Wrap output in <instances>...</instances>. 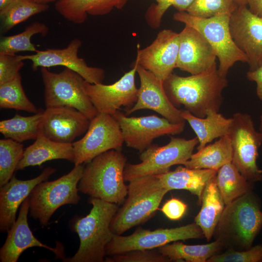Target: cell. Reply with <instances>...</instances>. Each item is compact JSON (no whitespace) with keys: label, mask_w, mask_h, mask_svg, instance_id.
<instances>
[{"label":"cell","mask_w":262,"mask_h":262,"mask_svg":"<svg viewBox=\"0 0 262 262\" xmlns=\"http://www.w3.org/2000/svg\"><path fill=\"white\" fill-rule=\"evenodd\" d=\"M163 85L175 106L183 105L194 115L204 117L210 112H219L228 81L219 74L215 64L206 71L188 77L172 73Z\"/></svg>","instance_id":"cell-1"},{"label":"cell","mask_w":262,"mask_h":262,"mask_svg":"<svg viewBox=\"0 0 262 262\" xmlns=\"http://www.w3.org/2000/svg\"><path fill=\"white\" fill-rule=\"evenodd\" d=\"M261 201L253 190L226 205L213 236L225 249L246 250L262 228Z\"/></svg>","instance_id":"cell-2"},{"label":"cell","mask_w":262,"mask_h":262,"mask_svg":"<svg viewBox=\"0 0 262 262\" xmlns=\"http://www.w3.org/2000/svg\"><path fill=\"white\" fill-rule=\"evenodd\" d=\"M92 208L85 216H75L70 221L72 231L80 239V246L75 254L63 260L68 262H103L105 261L106 247L113 237L112 220L118 205L90 197Z\"/></svg>","instance_id":"cell-3"},{"label":"cell","mask_w":262,"mask_h":262,"mask_svg":"<svg viewBox=\"0 0 262 262\" xmlns=\"http://www.w3.org/2000/svg\"><path fill=\"white\" fill-rule=\"evenodd\" d=\"M127 158L121 150L112 149L96 157L84 166L78 187L90 197L120 205L128 195L124 171Z\"/></svg>","instance_id":"cell-4"},{"label":"cell","mask_w":262,"mask_h":262,"mask_svg":"<svg viewBox=\"0 0 262 262\" xmlns=\"http://www.w3.org/2000/svg\"><path fill=\"white\" fill-rule=\"evenodd\" d=\"M127 187L128 197L111 223V230L115 234L121 235L147 221L155 213L168 192L155 175L130 181Z\"/></svg>","instance_id":"cell-5"},{"label":"cell","mask_w":262,"mask_h":262,"mask_svg":"<svg viewBox=\"0 0 262 262\" xmlns=\"http://www.w3.org/2000/svg\"><path fill=\"white\" fill-rule=\"evenodd\" d=\"M84 168L82 164L75 165L68 173L60 178L36 185L28 196L30 215L45 226L59 207L77 204L81 199L78 185Z\"/></svg>","instance_id":"cell-6"},{"label":"cell","mask_w":262,"mask_h":262,"mask_svg":"<svg viewBox=\"0 0 262 262\" xmlns=\"http://www.w3.org/2000/svg\"><path fill=\"white\" fill-rule=\"evenodd\" d=\"M230 16L220 15L209 18L193 16L186 12H178L173 19L199 32L213 49L219 62V74L226 77L235 63L248 62L246 56L236 46L229 28Z\"/></svg>","instance_id":"cell-7"},{"label":"cell","mask_w":262,"mask_h":262,"mask_svg":"<svg viewBox=\"0 0 262 262\" xmlns=\"http://www.w3.org/2000/svg\"><path fill=\"white\" fill-rule=\"evenodd\" d=\"M40 71L46 108H74L90 120L98 113L84 90L85 80L79 74L65 67L59 73L45 67L40 68Z\"/></svg>","instance_id":"cell-8"},{"label":"cell","mask_w":262,"mask_h":262,"mask_svg":"<svg viewBox=\"0 0 262 262\" xmlns=\"http://www.w3.org/2000/svg\"><path fill=\"white\" fill-rule=\"evenodd\" d=\"M198 143L197 137L186 139L172 136L166 145L159 146L152 144L140 153V163L126 164L124 171L125 181L163 174L169 171L173 165H183L190 158Z\"/></svg>","instance_id":"cell-9"},{"label":"cell","mask_w":262,"mask_h":262,"mask_svg":"<svg viewBox=\"0 0 262 262\" xmlns=\"http://www.w3.org/2000/svg\"><path fill=\"white\" fill-rule=\"evenodd\" d=\"M229 135L232 150V163L249 181L262 180V169L257 164L259 150L262 144V133L254 126L251 115L234 113Z\"/></svg>","instance_id":"cell-10"},{"label":"cell","mask_w":262,"mask_h":262,"mask_svg":"<svg viewBox=\"0 0 262 262\" xmlns=\"http://www.w3.org/2000/svg\"><path fill=\"white\" fill-rule=\"evenodd\" d=\"M204 237L195 222L179 227L154 230L139 228L131 234H114L106 247V255L112 256L137 249H153L179 241Z\"/></svg>","instance_id":"cell-11"},{"label":"cell","mask_w":262,"mask_h":262,"mask_svg":"<svg viewBox=\"0 0 262 262\" xmlns=\"http://www.w3.org/2000/svg\"><path fill=\"white\" fill-rule=\"evenodd\" d=\"M124 143L119 124L111 115L98 113L90 120L83 137L72 143L75 165L87 163L112 149L121 150Z\"/></svg>","instance_id":"cell-12"},{"label":"cell","mask_w":262,"mask_h":262,"mask_svg":"<svg viewBox=\"0 0 262 262\" xmlns=\"http://www.w3.org/2000/svg\"><path fill=\"white\" fill-rule=\"evenodd\" d=\"M120 126L124 143L130 148L143 152L156 138L181 133L185 123H173L156 115L129 117L117 111L113 115Z\"/></svg>","instance_id":"cell-13"},{"label":"cell","mask_w":262,"mask_h":262,"mask_svg":"<svg viewBox=\"0 0 262 262\" xmlns=\"http://www.w3.org/2000/svg\"><path fill=\"white\" fill-rule=\"evenodd\" d=\"M137 63L111 84H93L86 81L84 90L98 113L114 115L121 107L130 109L136 102L138 89L135 84Z\"/></svg>","instance_id":"cell-14"},{"label":"cell","mask_w":262,"mask_h":262,"mask_svg":"<svg viewBox=\"0 0 262 262\" xmlns=\"http://www.w3.org/2000/svg\"><path fill=\"white\" fill-rule=\"evenodd\" d=\"M82 44L80 39L75 38L66 48L38 50L32 54L19 55V57L23 61H31L33 70L41 67L63 66L76 72L90 83H102L105 78L104 70L88 66L83 59L78 56Z\"/></svg>","instance_id":"cell-15"},{"label":"cell","mask_w":262,"mask_h":262,"mask_svg":"<svg viewBox=\"0 0 262 262\" xmlns=\"http://www.w3.org/2000/svg\"><path fill=\"white\" fill-rule=\"evenodd\" d=\"M135 61L164 82L176 68L179 49V33L170 29L158 33L156 38L147 47L139 49L137 46Z\"/></svg>","instance_id":"cell-16"},{"label":"cell","mask_w":262,"mask_h":262,"mask_svg":"<svg viewBox=\"0 0 262 262\" xmlns=\"http://www.w3.org/2000/svg\"><path fill=\"white\" fill-rule=\"evenodd\" d=\"M229 28L232 39L248 59L250 71L262 62V18L247 5H240L231 15Z\"/></svg>","instance_id":"cell-17"},{"label":"cell","mask_w":262,"mask_h":262,"mask_svg":"<svg viewBox=\"0 0 262 262\" xmlns=\"http://www.w3.org/2000/svg\"><path fill=\"white\" fill-rule=\"evenodd\" d=\"M137 73L140 81L137 99L134 105L127 110L126 115L142 109H149L158 113L171 123L185 122L181 116V110L175 106L168 98L163 82L138 63Z\"/></svg>","instance_id":"cell-18"},{"label":"cell","mask_w":262,"mask_h":262,"mask_svg":"<svg viewBox=\"0 0 262 262\" xmlns=\"http://www.w3.org/2000/svg\"><path fill=\"white\" fill-rule=\"evenodd\" d=\"M90 119L78 110L69 107L46 108L43 111L41 130L55 142L72 143L86 132Z\"/></svg>","instance_id":"cell-19"},{"label":"cell","mask_w":262,"mask_h":262,"mask_svg":"<svg viewBox=\"0 0 262 262\" xmlns=\"http://www.w3.org/2000/svg\"><path fill=\"white\" fill-rule=\"evenodd\" d=\"M179 34L176 68L193 75L206 71L216 64L213 49L199 32L185 25Z\"/></svg>","instance_id":"cell-20"},{"label":"cell","mask_w":262,"mask_h":262,"mask_svg":"<svg viewBox=\"0 0 262 262\" xmlns=\"http://www.w3.org/2000/svg\"><path fill=\"white\" fill-rule=\"evenodd\" d=\"M56 169L51 167L44 169L37 177L29 180L16 179L15 175L0 189V230L7 232L16 221L19 206L28 197L34 187L46 181Z\"/></svg>","instance_id":"cell-21"},{"label":"cell","mask_w":262,"mask_h":262,"mask_svg":"<svg viewBox=\"0 0 262 262\" xmlns=\"http://www.w3.org/2000/svg\"><path fill=\"white\" fill-rule=\"evenodd\" d=\"M29 212V198L22 203L18 217L11 228L7 232V236L0 249L1 262H16L22 252L32 247H41L52 251L63 260V251L57 248L48 246L39 241L33 235L28 223Z\"/></svg>","instance_id":"cell-22"},{"label":"cell","mask_w":262,"mask_h":262,"mask_svg":"<svg viewBox=\"0 0 262 262\" xmlns=\"http://www.w3.org/2000/svg\"><path fill=\"white\" fill-rule=\"evenodd\" d=\"M57 159L74 162L72 143L51 140L44 135L41 130L34 143L25 149L16 171L23 170L28 166L40 165L47 161Z\"/></svg>","instance_id":"cell-23"},{"label":"cell","mask_w":262,"mask_h":262,"mask_svg":"<svg viewBox=\"0 0 262 262\" xmlns=\"http://www.w3.org/2000/svg\"><path fill=\"white\" fill-rule=\"evenodd\" d=\"M216 171L207 169H191L179 166L173 171L155 175L161 185L168 191L185 190L197 197L201 204L203 191L208 182L216 174Z\"/></svg>","instance_id":"cell-24"},{"label":"cell","mask_w":262,"mask_h":262,"mask_svg":"<svg viewBox=\"0 0 262 262\" xmlns=\"http://www.w3.org/2000/svg\"><path fill=\"white\" fill-rule=\"evenodd\" d=\"M128 0H60L55 8L63 17L75 24L83 23L88 15L103 16L114 8L121 9Z\"/></svg>","instance_id":"cell-25"},{"label":"cell","mask_w":262,"mask_h":262,"mask_svg":"<svg viewBox=\"0 0 262 262\" xmlns=\"http://www.w3.org/2000/svg\"><path fill=\"white\" fill-rule=\"evenodd\" d=\"M181 115L196 134L199 142L197 150L211 143L214 139L229 134L231 117L226 118L218 112L211 111L205 117H199L182 109Z\"/></svg>","instance_id":"cell-26"},{"label":"cell","mask_w":262,"mask_h":262,"mask_svg":"<svg viewBox=\"0 0 262 262\" xmlns=\"http://www.w3.org/2000/svg\"><path fill=\"white\" fill-rule=\"evenodd\" d=\"M214 176L207 184L202 193L201 207L194 222L201 229L206 240L213 236L216 226L226 205L216 183Z\"/></svg>","instance_id":"cell-27"},{"label":"cell","mask_w":262,"mask_h":262,"mask_svg":"<svg viewBox=\"0 0 262 262\" xmlns=\"http://www.w3.org/2000/svg\"><path fill=\"white\" fill-rule=\"evenodd\" d=\"M197 150L192 154L183 165L191 169H207L217 171L232 161V150L229 134Z\"/></svg>","instance_id":"cell-28"},{"label":"cell","mask_w":262,"mask_h":262,"mask_svg":"<svg viewBox=\"0 0 262 262\" xmlns=\"http://www.w3.org/2000/svg\"><path fill=\"white\" fill-rule=\"evenodd\" d=\"M158 251L171 261L187 262H207L213 256L225 249L217 240L207 244L188 245L174 242L158 248Z\"/></svg>","instance_id":"cell-29"},{"label":"cell","mask_w":262,"mask_h":262,"mask_svg":"<svg viewBox=\"0 0 262 262\" xmlns=\"http://www.w3.org/2000/svg\"><path fill=\"white\" fill-rule=\"evenodd\" d=\"M215 180L226 205L253 188V183L247 180L232 162L224 165L217 171Z\"/></svg>","instance_id":"cell-30"},{"label":"cell","mask_w":262,"mask_h":262,"mask_svg":"<svg viewBox=\"0 0 262 262\" xmlns=\"http://www.w3.org/2000/svg\"><path fill=\"white\" fill-rule=\"evenodd\" d=\"M43 110L33 115L24 116L16 114L13 117L0 122V132L5 138L18 142L36 139L41 131Z\"/></svg>","instance_id":"cell-31"},{"label":"cell","mask_w":262,"mask_h":262,"mask_svg":"<svg viewBox=\"0 0 262 262\" xmlns=\"http://www.w3.org/2000/svg\"><path fill=\"white\" fill-rule=\"evenodd\" d=\"M49 8L48 4L37 3L29 0H16L0 11V33H7L16 25Z\"/></svg>","instance_id":"cell-32"},{"label":"cell","mask_w":262,"mask_h":262,"mask_svg":"<svg viewBox=\"0 0 262 262\" xmlns=\"http://www.w3.org/2000/svg\"><path fill=\"white\" fill-rule=\"evenodd\" d=\"M48 32L49 28L44 23L33 22L19 33L2 37L0 40V53L16 54L21 51L36 52L38 50L32 43L31 38L36 34L45 36Z\"/></svg>","instance_id":"cell-33"},{"label":"cell","mask_w":262,"mask_h":262,"mask_svg":"<svg viewBox=\"0 0 262 262\" xmlns=\"http://www.w3.org/2000/svg\"><path fill=\"white\" fill-rule=\"evenodd\" d=\"M0 107L34 114L40 110L27 97L22 87L20 74L14 80L0 84Z\"/></svg>","instance_id":"cell-34"},{"label":"cell","mask_w":262,"mask_h":262,"mask_svg":"<svg viewBox=\"0 0 262 262\" xmlns=\"http://www.w3.org/2000/svg\"><path fill=\"white\" fill-rule=\"evenodd\" d=\"M24 151L21 143L9 138L0 140V187L13 176Z\"/></svg>","instance_id":"cell-35"},{"label":"cell","mask_w":262,"mask_h":262,"mask_svg":"<svg viewBox=\"0 0 262 262\" xmlns=\"http://www.w3.org/2000/svg\"><path fill=\"white\" fill-rule=\"evenodd\" d=\"M239 5L236 0H195L186 12L202 18L220 15L230 16Z\"/></svg>","instance_id":"cell-36"},{"label":"cell","mask_w":262,"mask_h":262,"mask_svg":"<svg viewBox=\"0 0 262 262\" xmlns=\"http://www.w3.org/2000/svg\"><path fill=\"white\" fill-rule=\"evenodd\" d=\"M207 262H262V244H258L244 250L226 249L214 255Z\"/></svg>","instance_id":"cell-37"},{"label":"cell","mask_w":262,"mask_h":262,"mask_svg":"<svg viewBox=\"0 0 262 262\" xmlns=\"http://www.w3.org/2000/svg\"><path fill=\"white\" fill-rule=\"evenodd\" d=\"M106 257L108 262H169L171 260L158 250L137 249Z\"/></svg>","instance_id":"cell-38"},{"label":"cell","mask_w":262,"mask_h":262,"mask_svg":"<svg viewBox=\"0 0 262 262\" xmlns=\"http://www.w3.org/2000/svg\"><path fill=\"white\" fill-rule=\"evenodd\" d=\"M24 65L19 55L0 53V84L14 80Z\"/></svg>","instance_id":"cell-39"},{"label":"cell","mask_w":262,"mask_h":262,"mask_svg":"<svg viewBox=\"0 0 262 262\" xmlns=\"http://www.w3.org/2000/svg\"><path fill=\"white\" fill-rule=\"evenodd\" d=\"M187 209V204L178 198L172 197L164 203L161 211L169 219L177 221L184 216Z\"/></svg>","instance_id":"cell-40"},{"label":"cell","mask_w":262,"mask_h":262,"mask_svg":"<svg viewBox=\"0 0 262 262\" xmlns=\"http://www.w3.org/2000/svg\"><path fill=\"white\" fill-rule=\"evenodd\" d=\"M249 81L256 84V94L259 99L262 101V62L254 70H249L246 73Z\"/></svg>","instance_id":"cell-41"},{"label":"cell","mask_w":262,"mask_h":262,"mask_svg":"<svg viewBox=\"0 0 262 262\" xmlns=\"http://www.w3.org/2000/svg\"><path fill=\"white\" fill-rule=\"evenodd\" d=\"M195 0H171V6H173L179 12H186Z\"/></svg>","instance_id":"cell-42"},{"label":"cell","mask_w":262,"mask_h":262,"mask_svg":"<svg viewBox=\"0 0 262 262\" xmlns=\"http://www.w3.org/2000/svg\"><path fill=\"white\" fill-rule=\"evenodd\" d=\"M247 5L252 13L262 18V0H248Z\"/></svg>","instance_id":"cell-43"},{"label":"cell","mask_w":262,"mask_h":262,"mask_svg":"<svg viewBox=\"0 0 262 262\" xmlns=\"http://www.w3.org/2000/svg\"><path fill=\"white\" fill-rule=\"evenodd\" d=\"M171 0H163L162 3H157L156 6L159 10L164 13L167 9L171 6Z\"/></svg>","instance_id":"cell-44"},{"label":"cell","mask_w":262,"mask_h":262,"mask_svg":"<svg viewBox=\"0 0 262 262\" xmlns=\"http://www.w3.org/2000/svg\"><path fill=\"white\" fill-rule=\"evenodd\" d=\"M16 0H0V11L4 10Z\"/></svg>","instance_id":"cell-45"},{"label":"cell","mask_w":262,"mask_h":262,"mask_svg":"<svg viewBox=\"0 0 262 262\" xmlns=\"http://www.w3.org/2000/svg\"><path fill=\"white\" fill-rule=\"evenodd\" d=\"M33 2H35L39 4H48L49 3L53 2H57L60 0H29Z\"/></svg>","instance_id":"cell-46"},{"label":"cell","mask_w":262,"mask_h":262,"mask_svg":"<svg viewBox=\"0 0 262 262\" xmlns=\"http://www.w3.org/2000/svg\"><path fill=\"white\" fill-rule=\"evenodd\" d=\"M236 1L239 5L247 6L248 0H236Z\"/></svg>","instance_id":"cell-47"},{"label":"cell","mask_w":262,"mask_h":262,"mask_svg":"<svg viewBox=\"0 0 262 262\" xmlns=\"http://www.w3.org/2000/svg\"><path fill=\"white\" fill-rule=\"evenodd\" d=\"M259 131L262 133V113L260 116Z\"/></svg>","instance_id":"cell-48"},{"label":"cell","mask_w":262,"mask_h":262,"mask_svg":"<svg viewBox=\"0 0 262 262\" xmlns=\"http://www.w3.org/2000/svg\"><path fill=\"white\" fill-rule=\"evenodd\" d=\"M157 2V3H161L163 1V0H156Z\"/></svg>","instance_id":"cell-49"}]
</instances>
